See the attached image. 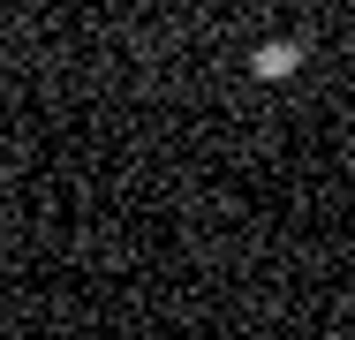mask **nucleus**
Listing matches in <instances>:
<instances>
[{
  "label": "nucleus",
  "mask_w": 355,
  "mask_h": 340,
  "mask_svg": "<svg viewBox=\"0 0 355 340\" xmlns=\"http://www.w3.org/2000/svg\"><path fill=\"white\" fill-rule=\"evenodd\" d=\"M295 61H302V46H265V53H250V76H287Z\"/></svg>",
  "instance_id": "1"
}]
</instances>
